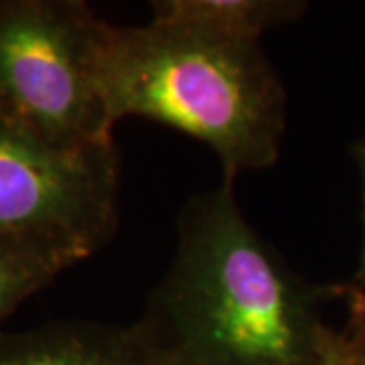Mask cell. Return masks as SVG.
Instances as JSON below:
<instances>
[{
    "label": "cell",
    "instance_id": "cell-6",
    "mask_svg": "<svg viewBox=\"0 0 365 365\" xmlns=\"http://www.w3.org/2000/svg\"><path fill=\"white\" fill-rule=\"evenodd\" d=\"M307 9L299 0H158L150 21L260 43L266 31L299 19Z\"/></svg>",
    "mask_w": 365,
    "mask_h": 365
},
{
    "label": "cell",
    "instance_id": "cell-7",
    "mask_svg": "<svg viewBox=\"0 0 365 365\" xmlns=\"http://www.w3.org/2000/svg\"><path fill=\"white\" fill-rule=\"evenodd\" d=\"M83 258L88 256L66 244L0 237V323L23 300Z\"/></svg>",
    "mask_w": 365,
    "mask_h": 365
},
{
    "label": "cell",
    "instance_id": "cell-11",
    "mask_svg": "<svg viewBox=\"0 0 365 365\" xmlns=\"http://www.w3.org/2000/svg\"><path fill=\"white\" fill-rule=\"evenodd\" d=\"M364 337V335H361ZM357 365H365V337H364V345H361V351H359V359H357Z\"/></svg>",
    "mask_w": 365,
    "mask_h": 365
},
{
    "label": "cell",
    "instance_id": "cell-9",
    "mask_svg": "<svg viewBox=\"0 0 365 365\" xmlns=\"http://www.w3.org/2000/svg\"><path fill=\"white\" fill-rule=\"evenodd\" d=\"M331 294L333 299L345 300V304L349 307V314H351V323L349 325L359 331L365 337V290L364 288L353 287L351 282L347 284H333Z\"/></svg>",
    "mask_w": 365,
    "mask_h": 365
},
{
    "label": "cell",
    "instance_id": "cell-5",
    "mask_svg": "<svg viewBox=\"0 0 365 365\" xmlns=\"http://www.w3.org/2000/svg\"><path fill=\"white\" fill-rule=\"evenodd\" d=\"M0 365H177L144 327L66 323L4 335Z\"/></svg>",
    "mask_w": 365,
    "mask_h": 365
},
{
    "label": "cell",
    "instance_id": "cell-3",
    "mask_svg": "<svg viewBox=\"0 0 365 365\" xmlns=\"http://www.w3.org/2000/svg\"><path fill=\"white\" fill-rule=\"evenodd\" d=\"M100 19L76 0H0V120L67 148L114 146L93 76Z\"/></svg>",
    "mask_w": 365,
    "mask_h": 365
},
{
    "label": "cell",
    "instance_id": "cell-4",
    "mask_svg": "<svg viewBox=\"0 0 365 365\" xmlns=\"http://www.w3.org/2000/svg\"><path fill=\"white\" fill-rule=\"evenodd\" d=\"M118 187L114 146H57L0 120V237L91 256L116 234Z\"/></svg>",
    "mask_w": 365,
    "mask_h": 365
},
{
    "label": "cell",
    "instance_id": "cell-10",
    "mask_svg": "<svg viewBox=\"0 0 365 365\" xmlns=\"http://www.w3.org/2000/svg\"><path fill=\"white\" fill-rule=\"evenodd\" d=\"M355 160L359 165L361 179H364V246H361V256H359V262H357V270H355L351 284L365 290V136L355 146Z\"/></svg>",
    "mask_w": 365,
    "mask_h": 365
},
{
    "label": "cell",
    "instance_id": "cell-2",
    "mask_svg": "<svg viewBox=\"0 0 365 365\" xmlns=\"http://www.w3.org/2000/svg\"><path fill=\"white\" fill-rule=\"evenodd\" d=\"M93 76L110 126L155 120L220 157L223 179L272 167L287 128V91L260 43L150 21L100 19Z\"/></svg>",
    "mask_w": 365,
    "mask_h": 365
},
{
    "label": "cell",
    "instance_id": "cell-8",
    "mask_svg": "<svg viewBox=\"0 0 365 365\" xmlns=\"http://www.w3.org/2000/svg\"><path fill=\"white\" fill-rule=\"evenodd\" d=\"M361 345L364 337L351 325L345 333H335L329 329L319 365H357Z\"/></svg>",
    "mask_w": 365,
    "mask_h": 365
},
{
    "label": "cell",
    "instance_id": "cell-1",
    "mask_svg": "<svg viewBox=\"0 0 365 365\" xmlns=\"http://www.w3.org/2000/svg\"><path fill=\"white\" fill-rule=\"evenodd\" d=\"M246 220L234 181L179 217L177 254L140 317L177 365H319L321 299Z\"/></svg>",
    "mask_w": 365,
    "mask_h": 365
}]
</instances>
